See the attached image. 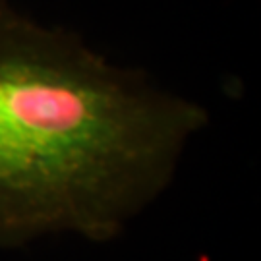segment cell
<instances>
[{"mask_svg":"<svg viewBox=\"0 0 261 261\" xmlns=\"http://www.w3.org/2000/svg\"><path fill=\"white\" fill-rule=\"evenodd\" d=\"M205 109L0 0V228H103L176 172Z\"/></svg>","mask_w":261,"mask_h":261,"instance_id":"1","label":"cell"}]
</instances>
